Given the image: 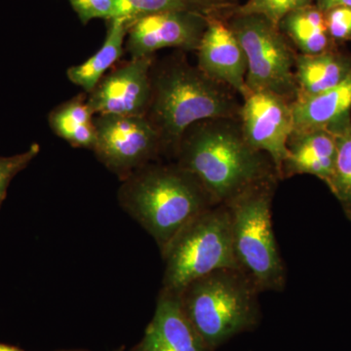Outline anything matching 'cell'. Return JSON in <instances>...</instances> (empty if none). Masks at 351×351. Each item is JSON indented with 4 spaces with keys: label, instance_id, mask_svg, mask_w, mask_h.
I'll list each match as a JSON object with an SVG mask.
<instances>
[{
    "label": "cell",
    "instance_id": "obj_1",
    "mask_svg": "<svg viewBox=\"0 0 351 351\" xmlns=\"http://www.w3.org/2000/svg\"><path fill=\"white\" fill-rule=\"evenodd\" d=\"M174 157L215 205L228 204L249 189L280 180L270 157L247 142L239 119L193 124L184 132Z\"/></svg>",
    "mask_w": 351,
    "mask_h": 351
},
{
    "label": "cell",
    "instance_id": "obj_2",
    "mask_svg": "<svg viewBox=\"0 0 351 351\" xmlns=\"http://www.w3.org/2000/svg\"><path fill=\"white\" fill-rule=\"evenodd\" d=\"M232 88L184 60L172 58L152 69V98L145 117L175 156L184 132L207 119H239L241 105Z\"/></svg>",
    "mask_w": 351,
    "mask_h": 351
},
{
    "label": "cell",
    "instance_id": "obj_3",
    "mask_svg": "<svg viewBox=\"0 0 351 351\" xmlns=\"http://www.w3.org/2000/svg\"><path fill=\"white\" fill-rule=\"evenodd\" d=\"M122 209L149 233L160 251L205 210L215 206L191 173L177 163H149L122 181Z\"/></svg>",
    "mask_w": 351,
    "mask_h": 351
},
{
    "label": "cell",
    "instance_id": "obj_4",
    "mask_svg": "<svg viewBox=\"0 0 351 351\" xmlns=\"http://www.w3.org/2000/svg\"><path fill=\"white\" fill-rule=\"evenodd\" d=\"M260 294L241 270L223 269L195 279L178 298L208 350L216 351L233 337L258 326Z\"/></svg>",
    "mask_w": 351,
    "mask_h": 351
},
{
    "label": "cell",
    "instance_id": "obj_5",
    "mask_svg": "<svg viewBox=\"0 0 351 351\" xmlns=\"http://www.w3.org/2000/svg\"><path fill=\"white\" fill-rule=\"evenodd\" d=\"M277 182L249 189L226 204L237 267L260 293L282 292L287 282L285 263L272 226V200Z\"/></svg>",
    "mask_w": 351,
    "mask_h": 351
},
{
    "label": "cell",
    "instance_id": "obj_6",
    "mask_svg": "<svg viewBox=\"0 0 351 351\" xmlns=\"http://www.w3.org/2000/svg\"><path fill=\"white\" fill-rule=\"evenodd\" d=\"M160 252L165 265L161 291L177 297L195 279L219 269H239L228 206L205 210Z\"/></svg>",
    "mask_w": 351,
    "mask_h": 351
},
{
    "label": "cell",
    "instance_id": "obj_7",
    "mask_svg": "<svg viewBox=\"0 0 351 351\" xmlns=\"http://www.w3.org/2000/svg\"><path fill=\"white\" fill-rule=\"evenodd\" d=\"M228 24L246 56L248 92L269 91L293 103L298 94V54L279 25L254 14H235Z\"/></svg>",
    "mask_w": 351,
    "mask_h": 351
},
{
    "label": "cell",
    "instance_id": "obj_8",
    "mask_svg": "<svg viewBox=\"0 0 351 351\" xmlns=\"http://www.w3.org/2000/svg\"><path fill=\"white\" fill-rule=\"evenodd\" d=\"M93 152L121 181L163 154L162 141L147 117L97 115Z\"/></svg>",
    "mask_w": 351,
    "mask_h": 351
},
{
    "label": "cell",
    "instance_id": "obj_9",
    "mask_svg": "<svg viewBox=\"0 0 351 351\" xmlns=\"http://www.w3.org/2000/svg\"><path fill=\"white\" fill-rule=\"evenodd\" d=\"M239 120L247 142L270 157L280 179L294 129L292 101L269 91L248 92L243 97Z\"/></svg>",
    "mask_w": 351,
    "mask_h": 351
},
{
    "label": "cell",
    "instance_id": "obj_10",
    "mask_svg": "<svg viewBox=\"0 0 351 351\" xmlns=\"http://www.w3.org/2000/svg\"><path fill=\"white\" fill-rule=\"evenodd\" d=\"M209 14L171 11L152 14L128 24L126 48L131 58L154 56L166 48L196 51Z\"/></svg>",
    "mask_w": 351,
    "mask_h": 351
},
{
    "label": "cell",
    "instance_id": "obj_11",
    "mask_svg": "<svg viewBox=\"0 0 351 351\" xmlns=\"http://www.w3.org/2000/svg\"><path fill=\"white\" fill-rule=\"evenodd\" d=\"M154 56L130 61L104 76L87 101L97 115L145 117L152 98Z\"/></svg>",
    "mask_w": 351,
    "mask_h": 351
},
{
    "label": "cell",
    "instance_id": "obj_12",
    "mask_svg": "<svg viewBox=\"0 0 351 351\" xmlns=\"http://www.w3.org/2000/svg\"><path fill=\"white\" fill-rule=\"evenodd\" d=\"M196 51L197 66L203 73L232 88L242 98L246 96V56L228 23L209 14L206 29Z\"/></svg>",
    "mask_w": 351,
    "mask_h": 351
},
{
    "label": "cell",
    "instance_id": "obj_13",
    "mask_svg": "<svg viewBox=\"0 0 351 351\" xmlns=\"http://www.w3.org/2000/svg\"><path fill=\"white\" fill-rule=\"evenodd\" d=\"M131 351H209L182 311L177 295L160 291L154 317Z\"/></svg>",
    "mask_w": 351,
    "mask_h": 351
},
{
    "label": "cell",
    "instance_id": "obj_14",
    "mask_svg": "<svg viewBox=\"0 0 351 351\" xmlns=\"http://www.w3.org/2000/svg\"><path fill=\"white\" fill-rule=\"evenodd\" d=\"M293 132L327 130L339 135L351 124V75L341 84L292 103Z\"/></svg>",
    "mask_w": 351,
    "mask_h": 351
},
{
    "label": "cell",
    "instance_id": "obj_15",
    "mask_svg": "<svg viewBox=\"0 0 351 351\" xmlns=\"http://www.w3.org/2000/svg\"><path fill=\"white\" fill-rule=\"evenodd\" d=\"M289 156L280 179L295 175H313L328 184L334 172L337 135L327 130L293 132L288 142Z\"/></svg>",
    "mask_w": 351,
    "mask_h": 351
},
{
    "label": "cell",
    "instance_id": "obj_16",
    "mask_svg": "<svg viewBox=\"0 0 351 351\" xmlns=\"http://www.w3.org/2000/svg\"><path fill=\"white\" fill-rule=\"evenodd\" d=\"M297 97L311 96L341 84L351 75V54L338 49L295 58Z\"/></svg>",
    "mask_w": 351,
    "mask_h": 351
},
{
    "label": "cell",
    "instance_id": "obj_17",
    "mask_svg": "<svg viewBox=\"0 0 351 351\" xmlns=\"http://www.w3.org/2000/svg\"><path fill=\"white\" fill-rule=\"evenodd\" d=\"M127 32L128 22L125 19L114 18L108 21L107 36L103 45L86 61L68 69L69 80L89 94L123 55Z\"/></svg>",
    "mask_w": 351,
    "mask_h": 351
},
{
    "label": "cell",
    "instance_id": "obj_18",
    "mask_svg": "<svg viewBox=\"0 0 351 351\" xmlns=\"http://www.w3.org/2000/svg\"><path fill=\"white\" fill-rule=\"evenodd\" d=\"M278 25L301 54H320L339 48L330 38L324 12L315 4L289 13Z\"/></svg>",
    "mask_w": 351,
    "mask_h": 351
},
{
    "label": "cell",
    "instance_id": "obj_19",
    "mask_svg": "<svg viewBox=\"0 0 351 351\" xmlns=\"http://www.w3.org/2000/svg\"><path fill=\"white\" fill-rule=\"evenodd\" d=\"M94 112L83 97H76L54 108L48 121L53 132L71 147L93 151L96 144Z\"/></svg>",
    "mask_w": 351,
    "mask_h": 351
},
{
    "label": "cell",
    "instance_id": "obj_20",
    "mask_svg": "<svg viewBox=\"0 0 351 351\" xmlns=\"http://www.w3.org/2000/svg\"><path fill=\"white\" fill-rule=\"evenodd\" d=\"M218 5L210 0H117L114 18L125 19L128 24L152 14L171 11H197L207 13Z\"/></svg>",
    "mask_w": 351,
    "mask_h": 351
},
{
    "label": "cell",
    "instance_id": "obj_21",
    "mask_svg": "<svg viewBox=\"0 0 351 351\" xmlns=\"http://www.w3.org/2000/svg\"><path fill=\"white\" fill-rule=\"evenodd\" d=\"M327 186L351 221V124L337 135L334 172Z\"/></svg>",
    "mask_w": 351,
    "mask_h": 351
},
{
    "label": "cell",
    "instance_id": "obj_22",
    "mask_svg": "<svg viewBox=\"0 0 351 351\" xmlns=\"http://www.w3.org/2000/svg\"><path fill=\"white\" fill-rule=\"evenodd\" d=\"M315 0H248L235 14L260 15L277 25L289 13L313 4Z\"/></svg>",
    "mask_w": 351,
    "mask_h": 351
},
{
    "label": "cell",
    "instance_id": "obj_23",
    "mask_svg": "<svg viewBox=\"0 0 351 351\" xmlns=\"http://www.w3.org/2000/svg\"><path fill=\"white\" fill-rule=\"evenodd\" d=\"M40 152L39 144H32L27 151L11 156H0V208L5 200L7 191L14 178L25 170Z\"/></svg>",
    "mask_w": 351,
    "mask_h": 351
},
{
    "label": "cell",
    "instance_id": "obj_24",
    "mask_svg": "<svg viewBox=\"0 0 351 351\" xmlns=\"http://www.w3.org/2000/svg\"><path fill=\"white\" fill-rule=\"evenodd\" d=\"M69 2L84 25L94 19L112 20L117 4V0H69Z\"/></svg>",
    "mask_w": 351,
    "mask_h": 351
},
{
    "label": "cell",
    "instance_id": "obj_25",
    "mask_svg": "<svg viewBox=\"0 0 351 351\" xmlns=\"http://www.w3.org/2000/svg\"><path fill=\"white\" fill-rule=\"evenodd\" d=\"M328 32L337 46L351 40V8L336 7L324 12Z\"/></svg>",
    "mask_w": 351,
    "mask_h": 351
},
{
    "label": "cell",
    "instance_id": "obj_26",
    "mask_svg": "<svg viewBox=\"0 0 351 351\" xmlns=\"http://www.w3.org/2000/svg\"><path fill=\"white\" fill-rule=\"evenodd\" d=\"M315 5L323 12L336 7L351 8V0H315Z\"/></svg>",
    "mask_w": 351,
    "mask_h": 351
},
{
    "label": "cell",
    "instance_id": "obj_27",
    "mask_svg": "<svg viewBox=\"0 0 351 351\" xmlns=\"http://www.w3.org/2000/svg\"><path fill=\"white\" fill-rule=\"evenodd\" d=\"M0 351H25L18 346L7 345V343H0Z\"/></svg>",
    "mask_w": 351,
    "mask_h": 351
},
{
    "label": "cell",
    "instance_id": "obj_28",
    "mask_svg": "<svg viewBox=\"0 0 351 351\" xmlns=\"http://www.w3.org/2000/svg\"><path fill=\"white\" fill-rule=\"evenodd\" d=\"M58 351H85V350H58Z\"/></svg>",
    "mask_w": 351,
    "mask_h": 351
},
{
    "label": "cell",
    "instance_id": "obj_29",
    "mask_svg": "<svg viewBox=\"0 0 351 351\" xmlns=\"http://www.w3.org/2000/svg\"><path fill=\"white\" fill-rule=\"evenodd\" d=\"M210 1H216V0H210Z\"/></svg>",
    "mask_w": 351,
    "mask_h": 351
}]
</instances>
